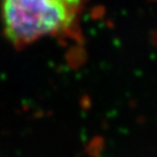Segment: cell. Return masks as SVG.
Here are the masks:
<instances>
[{
    "instance_id": "1",
    "label": "cell",
    "mask_w": 157,
    "mask_h": 157,
    "mask_svg": "<svg viewBox=\"0 0 157 157\" xmlns=\"http://www.w3.org/2000/svg\"><path fill=\"white\" fill-rule=\"evenodd\" d=\"M85 0H0L6 37L25 47L73 27Z\"/></svg>"
}]
</instances>
